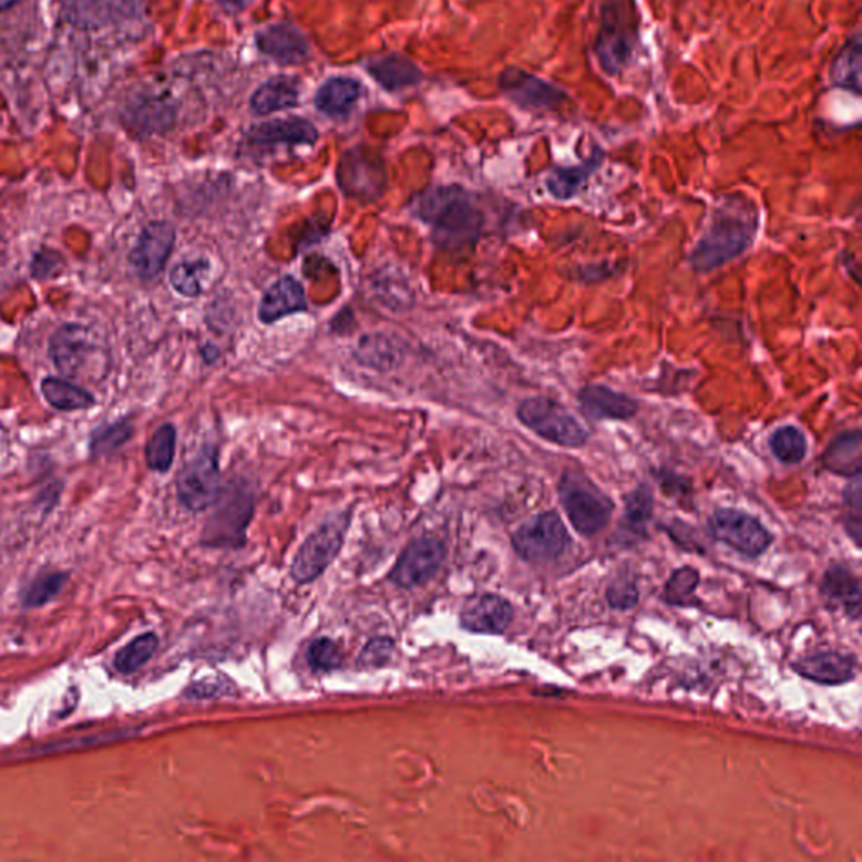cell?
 <instances>
[{
    "instance_id": "cell-1",
    "label": "cell",
    "mask_w": 862,
    "mask_h": 862,
    "mask_svg": "<svg viewBox=\"0 0 862 862\" xmlns=\"http://www.w3.org/2000/svg\"><path fill=\"white\" fill-rule=\"evenodd\" d=\"M413 213L431 226L433 243L450 253L472 249L484 228V214L472 194L459 186L427 191L414 201Z\"/></svg>"
},
{
    "instance_id": "cell-2",
    "label": "cell",
    "mask_w": 862,
    "mask_h": 862,
    "mask_svg": "<svg viewBox=\"0 0 862 862\" xmlns=\"http://www.w3.org/2000/svg\"><path fill=\"white\" fill-rule=\"evenodd\" d=\"M757 207L743 196H728L715 211L705 235L689 255L698 274H708L743 255L757 238Z\"/></svg>"
},
{
    "instance_id": "cell-3",
    "label": "cell",
    "mask_w": 862,
    "mask_h": 862,
    "mask_svg": "<svg viewBox=\"0 0 862 862\" xmlns=\"http://www.w3.org/2000/svg\"><path fill=\"white\" fill-rule=\"evenodd\" d=\"M638 25L637 0H602L595 54L605 73L617 74L627 66L638 41Z\"/></svg>"
},
{
    "instance_id": "cell-4",
    "label": "cell",
    "mask_w": 862,
    "mask_h": 862,
    "mask_svg": "<svg viewBox=\"0 0 862 862\" xmlns=\"http://www.w3.org/2000/svg\"><path fill=\"white\" fill-rule=\"evenodd\" d=\"M214 512L201 534V544L216 550H238L246 543V531L255 512V495L245 481L223 488Z\"/></svg>"
},
{
    "instance_id": "cell-5",
    "label": "cell",
    "mask_w": 862,
    "mask_h": 862,
    "mask_svg": "<svg viewBox=\"0 0 862 862\" xmlns=\"http://www.w3.org/2000/svg\"><path fill=\"white\" fill-rule=\"evenodd\" d=\"M50 355L57 368L70 378H99L105 374V346L89 327L66 324L51 336Z\"/></svg>"
},
{
    "instance_id": "cell-6",
    "label": "cell",
    "mask_w": 862,
    "mask_h": 862,
    "mask_svg": "<svg viewBox=\"0 0 862 862\" xmlns=\"http://www.w3.org/2000/svg\"><path fill=\"white\" fill-rule=\"evenodd\" d=\"M560 499L573 526L583 536H595L610 523L614 502L585 473L576 470L563 473Z\"/></svg>"
},
{
    "instance_id": "cell-7",
    "label": "cell",
    "mask_w": 862,
    "mask_h": 862,
    "mask_svg": "<svg viewBox=\"0 0 862 862\" xmlns=\"http://www.w3.org/2000/svg\"><path fill=\"white\" fill-rule=\"evenodd\" d=\"M517 420L553 445L579 449L589 440L582 421L551 398H527L517 407Z\"/></svg>"
},
{
    "instance_id": "cell-8",
    "label": "cell",
    "mask_w": 862,
    "mask_h": 862,
    "mask_svg": "<svg viewBox=\"0 0 862 862\" xmlns=\"http://www.w3.org/2000/svg\"><path fill=\"white\" fill-rule=\"evenodd\" d=\"M351 524V512H340L314 531L298 547L290 575L298 585L316 582L336 562Z\"/></svg>"
},
{
    "instance_id": "cell-9",
    "label": "cell",
    "mask_w": 862,
    "mask_h": 862,
    "mask_svg": "<svg viewBox=\"0 0 862 862\" xmlns=\"http://www.w3.org/2000/svg\"><path fill=\"white\" fill-rule=\"evenodd\" d=\"M223 488L218 447L214 445H204L177 478V497L184 507L193 512L213 507Z\"/></svg>"
},
{
    "instance_id": "cell-10",
    "label": "cell",
    "mask_w": 862,
    "mask_h": 862,
    "mask_svg": "<svg viewBox=\"0 0 862 862\" xmlns=\"http://www.w3.org/2000/svg\"><path fill=\"white\" fill-rule=\"evenodd\" d=\"M569 534L554 511L543 512L512 534V546L524 562L543 563L565 553Z\"/></svg>"
},
{
    "instance_id": "cell-11",
    "label": "cell",
    "mask_w": 862,
    "mask_h": 862,
    "mask_svg": "<svg viewBox=\"0 0 862 862\" xmlns=\"http://www.w3.org/2000/svg\"><path fill=\"white\" fill-rule=\"evenodd\" d=\"M709 533L719 543L728 544L748 557L760 556L773 541L757 517L738 509H718L709 517Z\"/></svg>"
},
{
    "instance_id": "cell-12",
    "label": "cell",
    "mask_w": 862,
    "mask_h": 862,
    "mask_svg": "<svg viewBox=\"0 0 862 862\" xmlns=\"http://www.w3.org/2000/svg\"><path fill=\"white\" fill-rule=\"evenodd\" d=\"M337 181L342 193L352 199L371 203L386 189L384 162L369 148H352L340 161Z\"/></svg>"
},
{
    "instance_id": "cell-13",
    "label": "cell",
    "mask_w": 862,
    "mask_h": 862,
    "mask_svg": "<svg viewBox=\"0 0 862 862\" xmlns=\"http://www.w3.org/2000/svg\"><path fill=\"white\" fill-rule=\"evenodd\" d=\"M447 557V546L437 536H421L404 547L390 579L400 588L410 589L430 582Z\"/></svg>"
},
{
    "instance_id": "cell-14",
    "label": "cell",
    "mask_w": 862,
    "mask_h": 862,
    "mask_svg": "<svg viewBox=\"0 0 862 862\" xmlns=\"http://www.w3.org/2000/svg\"><path fill=\"white\" fill-rule=\"evenodd\" d=\"M499 86L511 102L531 112H554L562 109L563 103L568 100L566 93L557 89L556 84L547 83L520 68L502 71Z\"/></svg>"
},
{
    "instance_id": "cell-15",
    "label": "cell",
    "mask_w": 862,
    "mask_h": 862,
    "mask_svg": "<svg viewBox=\"0 0 862 862\" xmlns=\"http://www.w3.org/2000/svg\"><path fill=\"white\" fill-rule=\"evenodd\" d=\"M174 243H176V229L171 223L154 222L145 226L144 232L138 236L137 245L131 253V264L138 277H157L167 264Z\"/></svg>"
},
{
    "instance_id": "cell-16",
    "label": "cell",
    "mask_w": 862,
    "mask_h": 862,
    "mask_svg": "<svg viewBox=\"0 0 862 862\" xmlns=\"http://www.w3.org/2000/svg\"><path fill=\"white\" fill-rule=\"evenodd\" d=\"M514 612L511 603L499 595L484 593L472 596L460 612V625L473 634H502L511 625Z\"/></svg>"
},
{
    "instance_id": "cell-17",
    "label": "cell",
    "mask_w": 862,
    "mask_h": 862,
    "mask_svg": "<svg viewBox=\"0 0 862 862\" xmlns=\"http://www.w3.org/2000/svg\"><path fill=\"white\" fill-rule=\"evenodd\" d=\"M578 403L583 413L593 420L625 421L630 420L638 411V403L634 398L603 384L583 386L578 393Z\"/></svg>"
},
{
    "instance_id": "cell-18",
    "label": "cell",
    "mask_w": 862,
    "mask_h": 862,
    "mask_svg": "<svg viewBox=\"0 0 862 862\" xmlns=\"http://www.w3.org/2000/svg\"><path fill=\"white\" fill-rule=\"evenodd\" d=\"M307 295L297 278L285 275L267 288L258 306L261 324H274L294 314L306 312Z\"/></svg>"
},
{
    "instance_id": "cell-19",
    "label": "cell",
    "mask_w": 862,
    "mask_h": 862,
    "mask_svg": "<svg viewBox=\"0 0 862 862\" xmlns=\"http://www.w3.org/2000/svg\"><path fill=\"white\" fill-rule=\"evenodd\" d=\"M256 47L265 57L285 64L301 63L309 54L307 39L290 24H275L258 32Z\"/></svg>"
},
{
    "instance_id": "cell-20",
    "label": "cell",
    "mask_w": 862,
    "mask_h": 862,
    "mask_svg": "<svg viewBox=\"0 0 862 862\" xmlns=\"http://www.w3.org/2000/svg\"><path fill=\"white\" fill-rule=\"evenodd\" d=\"M793 670L813 683L838 686L854 679L855 657L839 653L813 654L797 660Z\"/></svg>"
},
{
    "instance_id": "cell-21",
    "label": "cell",
    "mask_w": 862,
    "mask_h": 862,
    "mask_svg": "<svg viewBox=\"0 0 862 862\" xmlns=\"http://www.w3.org/2000/svg\"><path fill=\"white\" fill-rule=\"evenodd\" d=\"M319 138L316 126L307 120L281 119L261 123L249 132V141L260 145H314Z\"/></svg>"
},
{
    "instance_id": "cell-22",
    "label": "cell",
    "mask_w": 862,
    "mask_h": 862,
    "mask_svg": "<svg viewBox=\"0 0 862 862\" xmlns=\"http://www.w3.org/2000/svg\"><path fill=\"white\" fill-rule=\"evenodd\" d=\"M654 497L649 488H640L632 491L625 499V512L622 517L620 527L617 531L615 540L622 546H632L640 541L647 533V524L653 517Z\"/></svg>"
},
{
    "instance_id": "cell-23",
    "label": "cell",
    "mask_w": 862,
    "mask_h": 862,
    "mask_svg": "<svg viewBox=\"0 0 862 862\" xmlns=\"http://www.w3.org/2000/svg\"><path fill=\"white\" fill-rule=\"evenodd\" d=\"M822 465L829 472L842 475V478L851 479L861 475V430L854 428V430L844 431L841 435L835 437L822 455Z\"/></svg>"
},
{
    "instance_id": "cell-24",
    "label": "cell",
    "mask_w": 862,
    "mask_h": 862,
    "mask_svg": "<svg viewBox=\"0 0 862 862\" xmlns=\"http://www.w3.org/2000/svg\"><path fill=\"white\" fill-rule=\"evenodd\" d=\"M822 593L834 605L844 608L849 617L858 620L861 612V583L851 569L842 565L831 566L822 582Z\"/></svg>"
},
{
    "instance_id": "cell-25",
    "label": "cell",
    "mask_w": 862,
    "mask_h": 862,
    "mask_svg": "<svg viewBox=\"0 0 862 862\" xmlns=\"http://www.w3.org/2000/svg\"><path fill=\"white\" fill-rule=\"evenodd\" d=\"M602 161L603 154L598 151L588 161L575 165V167L553 168L546 179V187L551 196L560 201L573 199L579 193V189L585 186L593 172L599 167Z\"/></svg>"
},
{
    "instance_id": "cell-26",
    "label": "cell",
    "mask_w": 862,
    "mask_h": 862,
    "mask_svg": "<svg viewBox=\"0 0 862 862\" xmlns=\"http://www.w3.org/2000/svg\"><path fill=\"white\" fill-rule=\"evenodd\" d=\"M298 102V86L291 78H271L256 90L252 99V109L256 115L281 112L291 109Z\"/></svg>"
},
{
    "instance_id": "cell-27",
    "label": "cell",
    "mask_w": 862,
    "mask_h": 862,
    "mask_svg": "<svg viewBox=\"0 0 862 862\" xmlns=\"http://www.w3.org/2000/svg\"><path fill=\"white\" fill-rule=\"evenodd\" d=\"M369 73L388 92L408 89L420 83L421 71L411 61L401 57H384L369 64Z\"/></svg>"
},
{
    "instance_id": "cell-28",
    "label": "cell",
    "mask_w": 862,
    "mask_h": 862,
    "mask_svg": "<svg viewBox=\"0 0 862 862\" xmlns=\"http://www.w3.org/2000/svg\"><path fill=\"white\" fill-rule=\"evenodd\" d=\"M361 95V84L351 78H333L320 86L316 106L329 116L346 115Z\"/></svg>"
},
{
    "instance_id": "cell-29",
    "label": "cell",
    "mask_w": 862,
    "mask_h": 862,
    "mask_svg": "<svg viewBox=\"0 0 862 862\" xmlns=\"http://www.w3.org/2000/svg\"><path fill=\"white\" fill-rule=\"evenodd\" d=\"M831 80L839 89L861 93V35L855 32L839 51L831 68Z\"/></svg>"
},
{
    "instance_id": "cell-30",
    "label": "cell",
    "mask_w": 862,
    "mask_h": 862,
    "mask_svg": "<svg viewBox=\"0 0 862 862\" xmlns=\"http://www.w3.org/2000/svg\"><path fill=\"white\" fill-rule=\"evenodd\" d=\"M41 390L48 403L58 410H89L96 404L95 398L89 391L63 379L47 378L42 381Z\"/></svg>"
},
{
    "instance_id": "cell-31",
    "label": "cell",
    "mask_w": 862,
    "mask_h": 862,
    "mask_svg": "<svg viewBox=\"0 0 862 862\" xmlns=\"http://www.w3.org/2000/svg\"><path fill=\"white\" fill-rule=\"evenodd\" d=\"M211 264L206 258H194L177 264L171 270V285L184 297H199L209 281Z\"/></svg>"
},
{
    "instance_id": "cell-32",
    "label": "cell",
    "mask_w": 862,
    "mask_h": 862,
    "mask_svg": "<svg viewBox=\"0 0 862 862\" xmlns=\"http://www.w3.org/2000/svg\"><path fill=\"white\" fill-rule=\"evenodd\" d=\"M770 450L774 459L786 465H797L807 455V439L797 427H782L770 437Z\"/></svg>"
},
{
    "instance_id": "cell-33",
    "label": "cell",
    "mask_w": 862,
    "mask_h": 862,
    "mask_svg": "<svg viewBox=\"0 0 862 862\" xmlns=\"http://www.w3.org/2000/svg\"><path fill=\"white\" fill-rule=\"evenodd\" d=\"M176 455V428L162 424L145 447V460L154 472H167Z\"/></svg>"
},
{
    "instance_id": "cell-34",
    "label": "cell",
    "mask_w": 862,
    "mask_h": 862,
    "mask_svg": "<svg viewBox=\"0 0 862 862\" xmlns=\"http://www.w3.org/2000/svg\"><path fill=\"white\" fill-rule=\"evenodd\" d=\"M158 647V637L155 634H144L126 644L115 657V667L123 674H132L141 669L154 656Z\"/></svg>"
},
{
    "instance_id": "cell-35",
    "label": "cell",
    "mask_w": 862,
    "mask_h": 862,
    "mask_svg": "<svg viewBox=\"0 0 862 862\" xmlns=\"http://www.w3.org/2000/svg\"><path fill=\"white\" fill-rule=\"evenodd\" d=\"M66 573L53 572L38 576L28 588L22 592V605L34 608L47 605L66 585Z\"/></svg>"
},
{
    "instance_id": "cell-36",
    "label": "cell",
    "mask_w": 862,
    "mask_h": 862,
    "mask_svg": "<svg viewBox=\"0 0 862 862\" xmlns=\"http://www.w3.org/2000/svg\"><path fill=\"white\" fill-rule=\"evenodd\" d=\"M699 585V573L696 569L684 566V568L676 569L670 576L669 582L666 585V593H664V599L670 605H677V607H687L695 602V589Z\"/></svg>"
},
{
    "instance_id": "cell-37",
    "label": "cell",
    "mask_w": 862,
    "mask_h": 862,
    "mask_svg": "<svg viewBox=\"0 0 862 862\" xmlns=\"http://www.w3.org/2000/svg\"><path fill=\"white\" fill-rule=\"evenodd\" d=\"M342 660L339 645L327 637L317 638L307 649V663L314 673H332L342 666Z\"/></svg>"
},
{
    "instance_id": "cell-38",
    "label": "cell",
    "mask_w": 862,
    "mask_h": 862,
    "mask_svg": "<svg viewBox=\"0 0 862 862\" xmlns=\"http://www.w3.org/2000/svg\"><path fill=\"white\" fill-rule=\"evenodd\" d=\"M236 695V686L226 676L206 677L187 687L186 698L219 699Z\"/></svg>"
},
{
    "instance_id": "cell-39",
    "label": "cell",
    "mask_w": 862,
    "mask_h": 862,
    "mask_svg": "<svg viewBox=\"0 0 862 862\" xmlns=\"http://www.w3.org/2000/svg\"><path fill=\"white\" fill-rule=\"evenodd\" d=\"M394 653V642L390 637H374L365 645L358 659L359 669H379L388 664Z\"/></svg>"
},
{
    "instance_id": "cell-40",
    "label": "cell",
    "mask_w": 862,
    "mask_h": 862,
    "mask_svg": "<svg viewBox=\"0 0 862 862\" xmlns=\"http://www.w3.org/2000/svg\"><path fill=\"white\" fill-rule=\"evenodd\" d=\"M844 505L848 509V533L851 534L855 544H859L861 536V475L851 478L848 488L844 491Z\"/></svg>"
},
{
    "instance_id": "cell-41",
    "label": "cell",
    "mask_w": 862,
    "mask_h": 862,
    "mask_svg": "<svg viewBox=\"0 0 862 862\" xmlns=\"http://www.w3.org/2000/svg\"><path fill=\"white\" fill-rule=\"evenodd\" d=\"M132 427L126 423H116L113 427L105 428L93 437V453L100 455V453L110 452V450L119 449L120 445L131 439Z\"/></svg>"
},
{
    "instance_id": "cell-42",
    "label": "cell",
    "mask_w": 862,
    "mask_h": 862,
    "mask_svg": "<svg viewBox=\"0 0 862 862\" xmlns=\"http://www.w3.org/2000/svg\"><path fill=\"white\" fill-rule=\"evenodd\" d=\"M607 598L608 603H610L614 608L627 610V608L634 607L638 599L635 583L627 578L615 579V582L612 583L610 588H608Z\"/></svg>"
},
{
    "instance_id": "cell-43",
    "label": "cell",
    "mask_w": 862,
    "mask_h": 862,
    "mask_svg": "<svg viewBox=\"0 0 862 862\" xmlns=\"http://www.w3.org/2000/svg\"><path fill=\"white\" fill-rule=\"evenodd\" d=\"M63 258L58 253L41 252L35 255L34 261H32V275L35 278H50L53 275H58L63 268Z\"/></svg>"
},
{
    "instance_id": "cell-44",
    "label": "cell",
    "mask_w": 862,
    "mask_h": 862,
    "mask_svg": "<svg viewBox=\"0 0 862 862\" xmlns=\"http://www.w3.org/2000/svg\"><path fill=\"white\" fill-rule=\"evenodd\" d=\"M201 355H203L204 361L206 362H214L219 358V351L218 349L214 348L213 343H207V346H204V348L201 349Z\"/></svg>"
},
{
    "instance_id": "cell-45",
    "label": "cell",
    "mask_w": 862,
    "mask_h": 862,
    "mask_svg": "<svg viewBox=\"0 0 862 862\" xmlns=\"http://www.w3.org/2000/svg\"><path fill=\"white\" fill-rule=\"evenodd\" d=\"M222 2L233 9H243L248 6L249 0H222Z\"/></svg>"
},
{
    "instance_id": "cell-46",
    "label": "cell",
    "mask_w": 862,
    "mask_h": 862,
    "mask_svg": "<svg viewBox=\"0 0 862 862\" xmlns=\"http://www.w3.org/2000/svg\"><path fill=\"white\" fill-rule=\"evenodd\" d=\"M16 2H19V0H0V11H6V9L12 8Z\"/></svg>"
}]
</instances>
